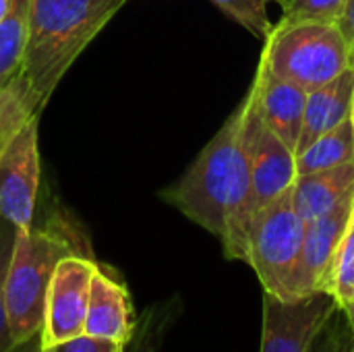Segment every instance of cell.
Here are the masks:
<instances>
[{"mask_svg": "<svg viewBox=\"0 0 354 352\" xmlns=\"http://www.w3.org/2000/svg\"><path fill=\"white\" fill-rule=\"evenodd\" d=\"M241 122L243 108L239 104L180 180L162 191V197L191 222L218 237L228 259L249 263L257 201L241 143Z\"/></svg>", "mask_w": 354, "mask_h": 352, "instance_id": "1", "label": "cell"}, {"mask_svg": "<svg viewBox=\"0 0 354 352\" xmlns=\"http://www.w3.org/2000/svg\"><path fill=\"white\" fill-rule=\"evenodd\" d=\"M127 0H29L27 44L21 73L46 106L52 91Z\"/></svg>", "mask_w": 354, "mask_h": 352, "instance_id": "2", "label": "cell"}, {"mask_svg": "<svg viewBox=\"0 0 354 352\" xmlns=\"http://www.w3.org/2000/svg\"><path fill=\"white\" fill-rule=\"evenodd\" d=\"M73 253H79L77 245L64 230L33 226L17 230L4 276V309L15 344L41 334L56 266Z\"/></svg>", "mask_w": 354, "mask_h": 352, "instance_id": "3", "label": "cell"}, {"mask_svg": "<svg viewBox=\"0 0 354 352\" xmlns=\"http://www.w3.org/2000/svg\"><path fill=\"white\" fill-rule=\"evenodd\" d=\"M272 75L292 81L307 93L354 66L351 46L338 25L305 23L276 27L259 60Z\"/></svg>", "mask_w": 354, "mask_h": 352, "instance_id": "4", "label": "cell"}, {"mask_svg": "<svg viewBox=\"0 0 354 352\" xmlns=\"http://www.w3.org/2000/svg\"><path fill=\"white\" fill-rule=\"evenodd\" d=\"M305 239V222L292 203V189L257 210L249 237V266L266 295L292 303V278Z\"/></svg>", "mask_w": 354, "mask_h": 352, "instance_id": "5", "label": "cell"}, {"mask_svg": "<svg viewBox=\"0 0 354 352\" xmlns=\"http://www.w3.org/2000/svg\"><path fill=\"white\" fill-rule=\"evenodd\" d=\"M241 143L253 176L257 210L272 203L276 197L292 189L297 172V154L284 143V139L266 122L253 87H249L241 102Z\"/></svg>", "mask_w": 354, "mask_h": 352, "instance_id": "6", "label": "cell"}, {"mask_svg": "<svg viewBox=\"0 0 354 352\" xmlns=\"http://www.w3.org/2000/svg\"><path fill=\"white\" fill-rule=\"evenodd\" d=\"M97 263L81 253L66 255L56 266L41 328V346H52L85 334L91 276Z\"/></svg>", "mask_w": 354, "mask_h": 352, "instance_id": "7", "label": "cell"}, {"mask_svg": "<svg viewBox=\"0 0 354 352\" xmlns=\"http://www.w3.org/2000/svg\"><path fill=\"white\" fill-rule=\"evenodd\" d=\"M338 309V301L324 293L292 303L263 293L261 352H311Z\"/></svg>", "mask_w": 354, "mask_h": 352, "instance_id": "8", "label": "cell"}, {"mask_svg": "<svg viewBox=\"0 0 354 352\" xmlns=\"http://www.w3.org/2000/svg\"><path fill=\"white\" fill-rule=\"evenodd\" d=\"M37 118L33 116L0 158V218L29 230L39 189Z\"/></svg>", "mask_w": 354, "mask_h": 352, "instance_id": "9", "label": "cell"}, {"mask_svg": "<svg viewBox=\"0 0 354 352\" xmlns=\"http://www.w3.org/2000/svg\"><path fill=\"white\" fill-rule=\"evenodd\" d=\"M354 212V197L342 201L330 214L305 224V239L299 266L292 278V301L313 295H328L338 247Z\"/></svg>", "mask_w": 354, "mask_h": 352, "instance_id": "10", "label": "cell"}, {"mask_svg": "<svg viewBox=\"0 0 354 352\" xmlns=\"http://www.w3.org/2000/svg\"><path fill=\"white\" fill-rule=\"evenodd\" d=\"M133 328V303L127 286L97 266L91 276L85 334L127 346Z\"/></svg>", "mask_w": 354, "mask_h": 352, "instance_id": "11", "label": "cell"}, {"mask_svg": "<svg viewBox=\"0 0 354 352\" xmlns=\"http://www.w3.org/2000/svg\"><path fill=\"white\" fill-rule=\"evenodd\" d=\"M257 106L266 122L284 139V143L297 154L299 139L303 133L307 91L292 81L272 75L261 62L257 66L255 79L251 83Z\"/></svg>", "mask_w": 354, "mask_h": 352, "instance_id": "12", "label": "cell"}, {"mask_svg": "<svg viewBox=\"0 0 354 352\" xmlns=\"http://www.w3.org/2000/svg\"><path fill=\"white\" fill-rule=\"evenodd\" d=\"M354 100V66L344 71L340 77L330 81L328 85L313 89L307 93L303 133L299 139L297 156L305 151L315 139L326 135L328 131L340 127L351 118Z\"/></svg>", "mask_w": 354, "mask_h": 352, "instance_id": "13", "label": "cell"}, {"mask_svg": "<svg viewBox=\"0 0 354 352\" xmlns=\"http://www.w3.org/2000/svg\"><path fill=\"white\" fill-rule=\"evenodd\" d=\"M354 197V162L332 170L299 174L292 185V203L299 218L309 224Z\"/></svg>", "mask_w": 354, "mask_h": 352, "instance_id": "14", "label": "cell"}, {"mask_svg": "<svg viewBox=\"0 0 354 352\" xmlns=\"http://www.w3.org/2000/svg\"><path fill=\"white\" fill-rule=\"evenodd\" d=\"M41 108L23 73H17L8 83L0 85V158L17 139L23 127L39 116Z\"/></svg>", "mask_w": 354, "mask_h": 352, "instance_id": "15", "label": "cell"}, {"mask_svg": "<svg viewBox=\"0 0 354 352\" xmlns=\"http://www.w3.org/2000/svg\"><path fill=\"white\" fill-rule=\"evenodd\" d=\"M354 162V129L351 118L340 127L315 139L305 151L297 156V172L311 174L332 170Z\"/></svg>", "mask_w": 354, "mask_h": 352, "instance_id": "16", "label": "cell"}, {"mask_svg": "<svg viewBox=\"0 0 354 352\" xmlns=\"http://www.w3.org/2000/svg\"><path fill=\"white\" fill-rule=\"evenodd\" d=\"M29 0H10L8 12L0 23V85L21 73L27 44Z\"/></svg>", "mask_w": 354, "mask_h": 352, "instance_id": "17", "label": "cell"}, {"mask_svg": "<svg viewBox=\"0 0 354 352\" xmlns=\"http://www.w3.org/2000/svg\"><path fill=\"white\" fill-rule=\"evenodd\" d=\"M348 0H282V17L276 27H292L305 23L338 25Z\"/></svg>", "mask_w": 354, "mask_h": 352, "instance_id": "18", "label": "cell"}, {"mask_svg": "<svg viewBox=\"0 0 354 352\" xmlns=\"http://www.w3.org/2000/svg\"><path fill=\"white\" fill-rule=\"evenodd\" d=\"M209 2H214L224 15H228L239 25H243L249 33H253L261 41H266L274 31V23L268 15V4L270 2L282 4V0H209Z\"/></svg>", "mask_w": 354, "mask_h": 352, "instance_id": "19", "label": "cell"}, {"mask_svg": "<svg viewBox=\"0 0 354 352\" xmlns=\"http://www.w3.org/2000/svg\"><path fill=\"white\" fill-rule=\"evenodd\" d=\"M328 295H332L340 307L354 299V212L336 253Z\"/></svg>", "mask_w": 354, "mask_h": 352, "instance_id": "20", "label": "cell"}, {"mask_svg": "<svg viewBox=\"0 0 354 352\" xmlns=\"http://www.w3.org/2000/svg\"><path fill=\"white\" fill-rule=\"evenodd\" d=\"M15 239H17V228L0 218V352H8L15 346L6 319V309H4V276H6Z\"/></svg>", "mask_w": 354, "mask_h": 352, "instance_id": "21", "label": "cell"}, {"mask_svg": "<svg viewBox=\"0 0 354 352\" xmlns=\"http://www.w3.org/2000/svg\"><path fill=\"white\" fill-rule=\"evenodd\" d=\"M124 346L110 342V340H102V338H93L87 334H81L77 338L52 344V346H41V352H122Z\"/></svg>", "mask_w": 354, "mask_h": 352, "instance_id": "22", "label": "cell"}, {"mask_svg": "<svg viewBox=\"0 0 354 352\" xmlns=\"http://www.w3.org/2000/svg\"><path fill=\"white\" fill-rule=\"evenodd\" d=\"M338 27L342 29V33H344V37H346V41L351 46V52H353L354 58V0H348L346 10H344V15L340 19Z\"/></svg>", "mask_w": 354, "mask_h": 352, "instance_id": "23", "label": "cell"}, {"mask_svg": "<svg viewBox=\"0 0 354 352\" xmlns=\"http://www.w3.org/2000/svg\"><path fill=\"white\" fill-rule=\"evenodd\" d=\"M8 352H41V334H37V336H33V338H29L25 342L15 344Z\"/></svg>", "mask_w": 354, "mask_h": 352, "instance_id": "24", "label": "cell"}, {"mask_svg": "<svg viewBox=\"0 0 354 352\" xmlns=\"http://www.w3.org/2000/svg\"><path fill=\"white\" fill-rule=\"evenodd\" d=\"M342 309H344V313H346V317H348V322H351V328H353L354 334V299L353 301H348Z\"/></svg>", "mask_w": 354, "mask_h": 352, "instance_id": "25", "label": "cell"}, {"mask_svg": "<svg viewBox=\"0 0 354 352\" xmlns=\"http://www.w3.org/2000/svg\"><path fill=\"white\" fill-rule=\"evenodd\" d=\"M8 6H10V0H0V23H2V19L6 17Z\"/></svg>", "mask_w": 354, "mask_h": 352, "instance_id": "26", "label": "cell"}, {"mask_svg": "<svg viewBox=\"0 0 354 352\" xmlns=\"http://www.w3.org/2000/svg\"><path fill=\"white\" fill-rule=\"evenodd\" d=\"M351 122H353V129H354V100H353V112H351Z\"/></svg>", "mask_w": 354, "mask_h": 352, "instance_id": "27", "label": "cell"}, {"mask_svg": "<svg viewBox=\"0 0 354 352\" xmlns=\"http://www.w3.org/2000/svg\"><path fill=\"white\" fill-rule=\"evenodd\" d=\"M122 352H124V351H122Z\"/></svg>", "mask_w": 354, "mask_h": 352, "instance_id": "28", "label": "cell"}]
</instances>
